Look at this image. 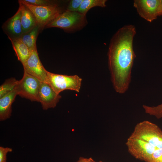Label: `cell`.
I'll use <instances>...</instances> for the list:
<instances>
[{"label": "cell", "mask_w": 162, "mask_h": 162, "mask_svg": "<svg viewBox=\"0 0 162 162\" xmlns=\"http://www.w3.org/2000/svg\"><path fill=\"white\" fill-rule=\"evenodd\" d=\"M126 144L129 152L132 155L146 162L157 149L146 141L130 136Z\"/></svg>", "instance_id": "cell-7"}, {"label": "cell", "mask_w": 162, "mask_h": 162, "mask_svg": "<svg viewBox=\"0 0 162 162\" xmlns=\"http://www.w3.org/2000/svg\"><path fill=\"white\" fill-rule=\"evenodd\" d=\"M160 2V0H135L133 5L141 17L151 22L158 16Z\"/></svg>", "instance_id": "cell-9"}, {"label": "cell", "mask_w": 162, "mask_h": 162, "mask_svg": "<svg viewBox=\"0 0 162 162\" xmlns=\"http://www.w3.org/2000/svg\"><path fill=\"white\" fill-rule=\"evenodd\" d=\"M76 162H103L101 161L96 162L93 160L91 158H89L80 157Z\"/></svg>", "instance_id": "cell-23"}, {"label": "cell", "mask_w": 162, "mask_h": 162, "mask_svg": "<svg viewBox=\"0 0 162 162\" xmlns=\"http://www.w3.org/2000/svg\"><path fill=\"white\" fill-rule=\"evenodd\" d=\"M106 1V0H83L78 12L86 14L89 9L94 7H105Z\"/></svg>", "instance_id": "cell-16"}, {"label": "cell", "mask_w": 162, "mask_h": 162, "mask_svg": "<svg viewBox=\"0 0 162 162\" xmlns=\"http://www.w3.org/2000/svg\"><path fill=\"white\" fill-rule=\"evenodd\" d=\"M47 83L58 94L65 90L79 92L82 79L77 75L59 74L47 71Z\"/></svg>", "instance_id": "cell-4"}, {"label": "cell", "mask_w": 162, "mask_h": 162, "mask_svg": "<svg viewBox=\"0 0 162 162\" xmlns=\"http://www.w3.org/2000/svg\"><path fill=\"white\" fill-rule=\"evenodd\" d=\"M21 9L20 7L15 14L8 19L3 24L2 28L10 40L21 38L22 34L21 18Z\"/></svg>", "instance_id": "cell-11"}, {"label": "cell", "mask_w": 162, "mask_h": 162, "mask_svg": "<svg viewBox=\"0 0 162 162\" xmlns=\"http://www.w3.org/2000/svg\"><path fill=\"white\" fill-rule=\"evenodd\" d=\"M42 30L40 27L38 25L29 32L22 34L21 39L31 52L37 47V39L39 33Z\"/></svg>", "instance_id": "cell-15"}, {"label": "cell", "mask_w": 162, "mask_h": 162, "mask_svg": "<svg viewBox=\"0 0 162 162\" xmlns=\"http://www.w3.org/2000/svg\"><path fill=\"white\" fill-rule=\"evenodd\" d=\"M12 151V149L8 147H0V162H7V155Z\"/></svg>", "instance_id": "cell-22"}, {"label": "cell", "mask_w": 162, "mask_h": 162, "mask_svg": "<svg viewBox=\"0 0 162 162\" xmlns=\"http://www.w3.org/2000/svg\"><path fill=\"white\" fill-rule=\"evenodd\" d=\"M130 136L146 141L156 148L162 149V131L156 124L149 121L137 124Z\"/></svg>", "instance_id": "cell-3"}, {"label": "cell", "mask_w": 162, "mask_h": 162, "mask_svg": "<svg viewBox=\"0 0 162 162\" xmlns=\"http://www.w3.org/2000/svg\"><path fill=\"white\" fill-rule=\"evenodd\" d=\"M31 4L39 6H51L58 4L57 2L49 0H24Z\"/></svg>", "instance_id": "cell-19"}, {"label": "cell", "mask_w": 162, "mask_h": 162, "mask_svg": "<svg viewBox=\"0 0 162 162\" xmlns=\"http://www.w3.org/2000/svg\"><path fill=\"white\" fill-rule=\"evenodd\" d=\"M87 23L86 14L66 10L47 24L45 28H58L67 32H71L81 29Z\"/></svg>", "instance_id": "cell-2"}, {"label": "cell", "mask_w": 162, "mask_h": 162, "mask_svg": "<svg viewBox=\"0 0 162 162\" xmlns=\"http://www.w3.org/2000/svg\"><path fill=\"white\" fill-rule=\"evenodd\" d=\"M159 162H162V158L160 161Z\"/></svg>", "instance_id": "cell-25"}, {"label": "cell", "mask_w": 162, "mask_h": 162, "mask_svg": "<svg viewBox=\"0 0 162 162\" xmlns=\"http://www.w3.org/2000/svg\"><path fill=\"white\" fill-rule=\"evenodd\" d=\"M18 80L13 77L6 80L0 86V98L12 91L18 84Z\"/></svg>", "instance_id": "cell-17"}, {"label": "cell", "mask_w": 162, "mask_h": 162, "mask_svg": "<svg viewBox=\"0 0 162 162\" xmlns=\"http://www.w3.org/2000/svg\"><path fill=\"white\" fill-rule=\"evenodd\" d=\"M143 107L146 113L154 116L158 118H162V103L156 106L143 105Z\"/></svg>", "instance_id": "cell-18"}, {"label": "cell", "mask_w": 162, "mask_h": 162, "mask_svg": "<svg viewBox=\"0 0 162 162\" xmlns=\"http://www.w3.org/2000/svg\"><path fill=\"white\" fill-rule=\"evenodd\" d=\"M39 102L44 110L54 108L61 98L48 83L41 82L38 91Z\"/></svg>", "instance_id": "cell-10"}, {"label": "cell", "mask_w": 162, "mask_h": 162, "mask_svg": "<svg viewBox=\"0 0 162 162\" xmlns=\"http://www.w3.org/2000/svg\"><path fill=\"white\" fill-rule=\"evenodd\" d=\"M10 41L18 60L23 64L29 57L31 52L21 38Z\"/></svg>", "instance_id": "cell-14"}, {"label": "cell", "mask_w": 162, "mask_h": 162, "mask_svg": "<svg viewBox=\"0 0 162 162\" xmlns=\"http://www.w3.org/2000/svg\"><path fill=\"white\" fill-rule=\"evenodd\" d=\"M83 0H70L67 6L66 10L71 12H78Z\"/></svg>", "instance_id": "cell-20"}, {"label": "cell", "mask_w": 162, "mask_h": 162, "mask_svg": "<svg viewBox=\"0 0 162 162\" xmlns=\"http://www.w3.org/2000/svg\"><path fill=\"white\" fill-rule=\"evenodd\" d=\"M21 12V21L22 34L29 32L38 24L32 12L24 4L18 1Z\"/></svg>", "instance_id": "cell-13"}, {"label": "cell", "mask_w": 162, "mask_h": 162, "mask_svg": "<svg viewBox=\"0 0 162 162\" xmlns=\"http://www.w3.org/2000/svg\"><path fill=\"white\" fill-rule=\"evenodd\" d=\"M40 81L24 71L22 79L17 85L18 95L32 101L39 102L38 91Z\"/></svg>", "instance_id": "cell-6"}, {"label": "cell", "mask_w": 162, "mask_h": 162, "mask_svg": "<svg viewBox=\"0 0 162 162\" xmlns=\"http://www.w3.org/2000/svg\"><path fill=\"white\" fill-rule=\"evenodd\" d=\"M18 1L24 4L32 12L38 24L42 30L63 12L58 4L51 6H39L30 4L24 0Z\"/></svg>", "instance_id": "cell-5"}, {"label": "cell", "mask_w": 162, "mask_h": 162, "mask_svg": "<svg viewBox=\"0 0 162 162\" xmlns=\"http://www.w3.org/2000/svg\"><path fill=\"white\" fill-rule=\"evenodd\" d=\"M158 16L162 15V0H160V2L159 5L158 11Z\"/></svg>", "instance_id": "cell-24"}, {"label": "cell", "mask_w": 162, "mask_h": 162, "mask_svg": "<svg viewBox=\"0 0 162 162\" xmlns=\"http://www.w3.org/2000/svg\"><path fill=\"white\" fill-rule=\"evenodd\" d=\"M24 71L41 82H47V71L39 59L37 47L31 51L28 59L22 64Z\"/></svg>", "instance_id": "cell-8"}, {"label": "cell", "mask_w": 162, "mask_h": 162, "mask_svg": "<svg viewBox=\"0 0 162 162\" xmlns=\"http://www.w3.org/2000/svg\"><path fill=\"white\" fill-rule=\"evenodd\" d=\"M162 158V149L157 148L146 162H159Z\"/></svg>", "instance_id": "cell-21"}, {"label": "cell", "mask_w": 162, "mask_h": 162, "mask_svg": "<svg viewBox=\"0 0 162 162\" xmlns=\"http://www.w3.org/2000/svg\"><path fill=\"white\" fill-rule=\"evenodd\" d=\"M136 33L134 26L125 25L112 38L108 52L111 79L116 91L125 93L131 80V71L136 56L133 42Z\"/></svg>", "instance_id": "cell-1"}, {"label": "cell", "mask_w": 162, "mask_h": 162, "mask_svg": "<svg viewBox=\"0 0 162 162\" xmlns=\"http://www.w3.org/2000/svg\"><path fill=\"white\" fill-rule=\"evenodd\" d=\"M17 85L12 91L0 98L1 121L5 120L11 116L12 104L16 96L18 95Z\"/></svg>", "instance_id": "cell-12"}]
</instances>
